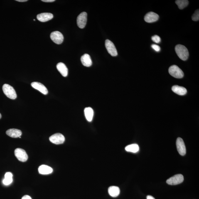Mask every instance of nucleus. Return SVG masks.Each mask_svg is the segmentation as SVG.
<instances>
[{"instance_id": "obj_19", "label": "nucleus", "mask_w": 199, "mask_h": 199, "mask_svg": "<svg viewBox=\"0 0 199 199\" xmlns=\"http://www.w3.org/2000/svg\"><path fill=\"white\" fill-rule=\"evenodd\" d=\"M84 113L86 119L89 122H91L94 115V111L92 108L88 107L86 108L84 110Z\"/></svg>"}, {"instance_id": "obj_7", "label": "nucleus", "mask_w": 199, "mask_h": 199, "mask_svg": "<svg viewBox=\"0 0 199 199\" xmlns=\"http://www.w3.org/2000/svg\"><path fill=\"white\" fill-rule=\"evenodd\" d=\"M50 38L54 43L57 44H61L64 39L63 35L58 31L53 32L51 34Z\"/></svg>"}, {"instance_id": "obj_25", "label": "nucleus", "mask_w": 199, "mask_h": 199, "mask_svg": "<svg viewBox=\"0 0 199 199\" xmlns=\"http://www.w3.org/2000/svg\"><path fill=\"white\" fill-rule=\"evenodd\" d=\"M152 40L155 43H158L161 42V39L160 37L157 35H155L152 38Z\"/></svg>"}, {"instance_id": "obj_10", "label": "nucleus", "mask_w": 199, "mask_h": 199, "mask_svg": "<svg viewBox=\"0 0 199 199\" xmlns=\"http://www.w3.org/2000/svg\"><path fill=\"white\" fill-rule=\"evenodd\" d=\"M177 149L179 154L181 156H184L186 154V149L184 142L181 138H178L176 141Z\"/></svg>"}, {"instance_id": "obj_1", "label": "nucleus", "mask_w": 199, "mask_h": 199, "mask_svg": "<svg viewBox=\"0 0 199 199\" xmlns=\"http://www.w3.org/2000/svg\"><path fill=\"white\" fill-rule=\"evenodd\" d=\"M175 51L179 58L183 60H188L189 57V52L188 49L184 45L179 44L175 47Z\"/></svg>"}, {"instance_id": "obj_3", "label": "nucleus", "mask_w": 199, "mask_h": 199, "mask_svg": "<svg viewBox=\"0 0 199 199\" xmlns=\"http://www.w3.org/2000/svg\"><path fill=\"white\" fill-rule=\"evenodd\" d=\"M168 72L170 75L176 78H182L184 74L179 67L176 65H173L169 67Z\"/></svg>"}, {"instance_id": "obj_27", "label": "nucleus", "mask_w": 199, "mask_h": 199, "mask_svg": "<svg viewBox=\"0 0 199 199\" xmlns=\"http://www.w3.org/2000/svg\"><path fill=\"white\" fill-rule=\"evenodd\" d=\"M21 199H32L31 197L28 195H26L24 196Z\"/></svg>"}, {"instance_id": "obj_28", "label": "nucleus", "mask_w": 199, "mask_h": 199, "mask_svg": "<svg viewBox=\"0 0 199 199\" xmlns=\"http://www.w3.org/2000/svg\"><path fill=\"white\" fill-rule=\"evenodd\" d=\"M41 1L45 2H52L55 1V0H42Z\"/></svg>"}, {"instance_id": "obj_21", "label": "nucleus", "mask_w": 199, "mask_h": 199, "mask_svg": "<svg viewBox=\"0 0 199 199\" xmlns=\"http://www.w3.org/2000/svg\"><path fill=\"white\" fill-rule=\"evenodd\" d=\"M13 175L11 172L6 173L5 175V178L3 183L5 185H8L11 184L13 181Z\"/></svg>"}, {"instance_id": "obj_17", "label": "nucleus", "mask_w": 199, "mask_h": 199, "mask_svg": "<svg viewBox=\"0 0 199 199\" xmlns=\"http://www.w3.org/2000/svg\"><path fill=\"white\" fill-rule=\"evenodd\" d=\"M172 90L175 93L179 95H184L187 93V89L185 87L178 85H175L172 87Z\"/></svg>"}, {"instance_id": "obj_9", "label": "nucleus", "mask_w": 199, "mask_h": 199, "mask_svg": "<svg viewBox=\"0 0 199 199\" xmlns=\"http://www.w3.org/2000/svg\"><path fill=\"white\" fill-rule=\"evenodd\" d=\"M87 21V13L83 12L77 17V26L80 28H83L86 26Z\"/></svg>"}, {"instance_id": "obj_5", "label": "nucleus", "mask_w": 199, "mask_h": 199, "mask_svg": "<svg viewBox=\"0 0 199 199\" xmlns=\"http://www.w3.org/2000/svg\"><path fill=\"white\" fill-rule=\"evenodd\" d=\"M184 180L183 175L178 174L171 177L167 180L166 183L170 185H176L180 184L183 182Z\"/></svg>"}, {"instance_id": "obj_18", "label": "nucleus", "mask_w": 199, "mask_h": 199, "mask_svg": "<svg viewBox=\"0 0 199 199\" xmlns=\"http://www.w3.org/2000/svg\"><path fill=\"white\" fill-rule=\"evenodd\" d=\"M38 171L42 175H48L53 172V169L50 166L42 165L39 167Z\"/></svg>"}, {"instance_id": "obj_8", "label": "nucleus", "mask_w": 199, "mask_h": 199, "mask_svg": "<svg viewBox=\"0 0 199 199\" xmlns=\"http://www.w3.org/2000/svg\"><path fill=\"white\" fill-rule=\"evenodd\" d=\"M105 46L109 54L113 57H115L118 55L117 49L112 41L109 40L105 41Z\"/></svg>"}, {"instance_id": "obj_29", "label": "nucleus", "mask_w": 199, "mask_h": 199, "mask_svg": "<svg viewBox=\"0 0 199 199\" xmlns=\"http://www.w3.org/2000/svg\"><path fill=\"white\" fill-rule=\"evenodd\" d=\"M147 199H155L154 197L151 196V195H148L147 196Z\"/></svg>"}, {"instance_id": "obj_16", "label": "nucleus", "mask_w": 199, "mask_h": 199, "mask_svg": "<svg viewBox=\"0 0 199 199\" xmlns=\"http://www.w3.org/2000/svg\"><path fill=\"white\" fill-rule=\"evenodd\" d=\"M82 64L86 67H90L92 65V62L90 56L88 54H85L81 58Z\"/></svg>"}, {"instance_id": "obj_11", "label": "nucleus", "mask_w": 199, "mask_h": 199, "mask_svg": "<svg viewBox=\"0 0 199 199\" xmlns=\"http://www.w3.org/2000/svg\"><path fill=\"white\" fill-rule=\"evenodd\" d=\"M158 18L159 16L157 14L153 12H150L145 16L144 20L146 22L151 23L158 21Z\"/></svg>"}, {"instance_id": "obj_22", "label": "nucleus", "mask_w": 199, "mask_h": 199, "mask_svg": "<svg viewBox=\"0 0 199 199\" xmlns=\"http://www.w3.org/2000/svg\"><path fill=\"white\" fill-rule=\"evenodd\" d=\"M125 149L129 152L136 153L139 151V146L136 144H131L126 146Z\"/></svg>"}, {"instance_id": "obj_32", "label": "nucleus", "mask_w": 199, "mask_h": 199, "mask_svg": "<svg viewBox=\"0 0 199 199\" xmlns=\"http://www.w3.org/2000/svg\"><path fill=\"white\" fill-rule=\"evenodd\" d=\"M34 21H35V19H34Z\"/></svg>"}, {"instance_id": "obj_2", "label": "nucleus", "mask_w": 199, "mask_h": 199, "mask_svg": "<svg viewBox=\"0 0 199 199\" xmlns=\"http://www.w3.org/2000/svg\"><path fill=\"white\" fill-rule=\"evenodd\" d=\"M2 90L5 95L11 99H15L17 98L16 91L11 86L7 84H5L2 87Z\"/></svg>"}, {"instance_id": "obj_12", "label": "nucleus", "mask_w": 199, "mask_h": 199, "mask_svg": "<svg viewBox=\"0 0 199 199\" xmlns=\"http://www.w3.org/2000/svg\"><path fill=\"white\" fill-rule=\"evenodd\" d=\"M31 86L33 88L39 91L40 92L44 95H46L48 93V91L46 87L40 82H33L32 83Z\"/></svg>"}, {"instance_id": "obj_4", "label": "nucleus", "mask_w": 199, "mask_h": 199, "mask_svg": "<svg viewBox=\"0 0 199 199\" xmlns=\"http://www.w3.org/2000/svg\"><path fill=\"white\" fill-rule=\"evenodd\" d=\"M15 155L16 158L20 161L25 162L28 160V156L26 152L21 148H17L15 149Z\"/></svg>"}, {"instance_id": "obj_31", "label": "nucleus", "mask_w": 199, "mask_h": 199, "mask_svg": "<svg viewBox=\"0 0 199 199\" xmlns=\"http://www.w3.org/2000/svg\"><path fill=\"white\" fill-rule=\"evenodd\" d=\"M1 117H2L1 114V113H0V119H1Z\"/></svg>"}, {"instance_id": "obj_30", "label": "nucleus", "mask_w": 199, "mask_h": 199, "mask_svg": "<svg viewBox=\"0 0 199 199\" xmlns=\"http://www.w3.org/2000/svg\"><path fill=\"white\" fill-rule=\"evenodd\" d=\"M16 1L19 2H25L28 1V0H16Z\"/></svg>"}, {"instance_id": "obj_15", "label": "nucleus", "mask_w": 199, "mask_h": 199, "mask_svg": "<svg viewBox=\"0 0 199 199\" xmlns=\"http://www.w3.org/2000/svg\"><path fill=\"white\" fill-rule=\"evenodd\" d=\"M6 134L11 138H17L21 136L22 132L19 129H10L6 131Z\"/></svg>"}, {"instance_id": "obj_20", "label": "nucleus", "mask_w": 199, "mask_h": 199, "mask_svg": "<svg viewBox=\"0 0 199 199\" xmlns=\"http://www.w3.org/2000/svg\"><path fill=\"white\" fill-rule=\"evenodd\" d=\"M109 195L113 197H116L119 196L120 193V189L119 187L112 186L109 187L108 189Z\"/></svg>"}, {"instance_id": "obj_14", "label": "nucleus", "mask_w": 199, "mask_h": 199, "mask_svg": "<svg viewBox=\"0 0 199 199\" xmlns=\"http://www.w3.org/2000/svg\"><path fill=\"white\" fill-rule=\"evenodd\" d=\"M57 68L58 71L64 77L67 76L68 75V69L64 64L60 62L57 64Z\"/></svg>"}, {"instance_id": "obj_24", "label": "nucleus", "mask_w": 199, "mask_h": 199, "mask_svg": "<svg viewBox=\"0 0 199 199\" xmlns=\"http://www.w3.org/2000/svg\"><path fill=\"white\" fill-rule=\"evenodd\" d=\"M192 19L194 21H198L199 20V9L197 10L195 12L192 16Z\"/></svg>"}, {"instance_id": "obj_23", "label": "nucleus", "mask_w": 199, "mask_h": 199, "mask_svg": "<svg viewBox=\"0 0 199 199\" xmlns=\"http://www.w3.org/2000/svg\"><path fill=\"white\" fill-rule=\"evenodd\" d=\"M176 3L179 9H183L188 5L189 2L187 0H178L176 1Z\"/></svg>"}, {"instance_id": "obj_6", "label": "nucleus", "mask_w": 199, "mask_h": 199, "mask_svg": "<svg viewBox=\"0 0 199 199\" xmlns=\"http://www.w3.org/2000/svg\"><path fill=\"white\" fill-rule=\"evenodd\" d=\"M51 142L56 145L63 144L65 141L64 136L60 133H56L52 135L49 138Z\"/></svg>"}, {"instance_id": "obj_13", "label": "nucleus", "mask_w": 199, "mask_h": 199, "mask_svg": "<svg viewBox=\"0 0 199 199\" xmlns=\"http://www.w3.org/2000/svg\"><path fill=\"white\" fill-rule=\"evenodd\" d=\"M53 18V15L51 13H43L37 15V18L39 21L43 22L50 21Z\"/></svg>"}, {"instance_id": "obj_26", "label": "nucleus", "mask_w": 199, "mask_h": 199, "mask_svg": "<svg viewBox=\"0 0 199 199\" xmlns=\"http://www.w3.org/2000/svg\"><path fill=\"white\" fill-rule=\"evenodd\" d=\"M153 50H155L156 52H159L161 50V48L158 45L156 44H153L151 46Z\"/></svg>"}]
</instances>
